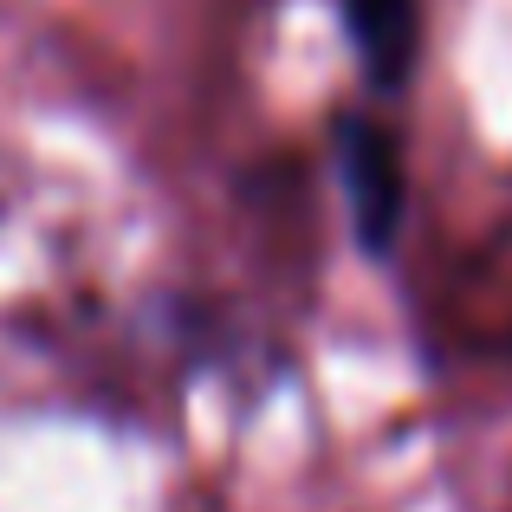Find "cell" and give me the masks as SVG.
<instances>
[{
	"label": "cell",
	"instance_id": "6da1fadb",
	"mask_svg": "<svg viewBox=\"0 0 512 512\" xmlns=\"http://www.w3.org/2000/svg\"><path fill=\"white\" fill-rule=\"evenodd\" d=\"M344 195H350V221H357V240L370 253H389V240L402 234V201H409V182H402V156L389 143V130L376 124H344Z\"/></svg>",
	"mask_w": 512,
	"mask_h": 512
},
{
	"label": "cell",
	"instance_id": "7a4b0ae2",
	"mask_svg": "<svg viewBox=\"0 0 512 512\" xmlns=\"http://www.w3.org/2000/svg\"><path fill=\"white\" fill-rule=\"evenodd\" d=\"M350 33H357V52L376 85H402L415 65V39H422V7L415 0H350Z\"/></svg>",
	"mask_w": 512,
	"mask_h": 512
}]
</instances>
